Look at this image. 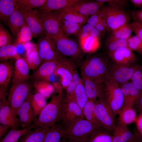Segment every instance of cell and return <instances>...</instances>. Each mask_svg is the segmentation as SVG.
<instances>
[{
    "instance_id": "cell-1",
    "label": "cell",
    "mask_w": 142,
    "mask_h": 142,
    "mask_svg": "<svg viewBox=\"0 0 142 142\" xmlns=\"http://www.w3.org/2000/svg\"><path fill=\"white\" fill-rule=\"evenodd\" d=\"M81 77L104 82L108 77L107 57L99 53L88 55L78 64Z\"/></svg>"
},
{
    "instance_id": "cell-2",
    "label": "cell",
    "mask_w": 142,
    "mask_h": 142,
    "mask_svg": "<svg viewBox=\"0 0 142 142\" xmlns=\"http://www.w3.org/2000/svg\"><path fill=\"white\" fill-rule=\"evenodd\" d=\"M64 96L62 89L58 94L52 95L50 102L31 125L32 129L50 128L62 120V105Z\"/></svg>"
},
{
    "instance_id": "cell-3",
    "label": "cell",
    "mask_w": 142,
    "mask_h": 142,
    "mask_svg": "<svg viewBox=\"0 0 142 142\" xmlns=\"http://www.w3.org/2000/svg\"><path fill=\"white\" fill-rule=\"evenodd\" d=\"M102 18L112 32L125 24L129 23L131 15L124 8L108 5L101 8Z\"/></svg>"
},
{
    "instance_id": "cell-4",
    "label": "cell",
    "mask_w": 142,
    "mask_h": 142,
    "mask_svg": "<svg viewBox=\"0 0 142 142\" xmlns=\"http://www.w3.org/2000/svg\"><path fill=\"white\" fill-rule=\"evenodd\" d=\"M62 124L65 137L78 138L88 142L92 134L100 128L93 125L83 117Z\"/></svg>"
},
{
    "instance_id": "cell-5",
    "label": "cell",
    "mask_w": 142,
    "mask_h": 142,
    "mask_svg": "<svg viewBox=\"0 0 142 142\" xmlns=\"http://www.w3.org/2000/svg\"><path fill=\"white\" fill-rule=\"evenodd\" d=\"M104 97L115 118L124 105V100L119 84L108 77L104 82Z\"/></svg>"
},
{
    "instance_id": "cell-6",
    "label": "cell",
    "mask_w": 142,
    "mask_h": 142,
    "mask_svg": "<svg viewBox=\"0 0 142 142\" xmlns=\"http://www.w3.org/2000/svg\"><path fill=\"white\" fill-rule=\"evenodd\" d=\"M54 39L60 54L72 60L78 66L84 57V52L80 45L72 39L64 36Z\"/></svg>"
},
{
    "instance_id": "cell-7",
    "label": "cell",
    "mask_w": 142,
    "mask_h": 142,
    "mask_svg": "<svg viewBox=\"0 0 142 142\" xmlns=\"http://www.w3.org/2000/svg\"><path fill=\"white\" fill-rule=\"evenodd\" d=\"M32 88L29 83L23 82L13 83L10 88L8 100L11 109L17 115L19 108L32 93Z\"/></svg>"
},
{
    "instance_id": "cell-8",
    "label": "cell",
    "mask_w": 142,
    "mask_h": 142,
    "mask_svg": "<svg viewBox=\"0 0 142 142\" xmlns=\"http://www.w3.org/2000/svg\"><path fill=\"white\" fill-rule=\"evenodd\" d=\"M37 16L40 21L43 29V36L54 39L63 36L58 14L56 12H43Z\"/></svg>"
},
{
    "instance_id": "cell-9",
    "label": "cell",
    "mask_w": 142,
    "mask_h": 142,
    "mask_svg": "<svg viewBox=\"0 0 142 142\" xmlns=\"http://www.w3.org/2000/svg\"><path fill=\"white\" fill-rule=\"evenodd\" d=\"M95 111L101 126L112 133L115 125V118L104 96L95 100Z\"/></svg>"
},
{
    "instance_id": "cell-10",
    "label": "cell",
    "mask_w": 142,
    "mask_h": 142,
    "mask_svg": "<svg viewBox=\"0 0 142 142\" xmlns=\"http://www.w3.org/2000/svg\"><path fill=\"white\" fill-rule=\"evenodd\" d=\"M60 63L54 72V75L60 76L63 88L67 89L72 83L73 77L79 75L77 64L71 59L63 57Z\"/></svg>"
},
{
    "instance_id": "cell-11",
    "label": "cell",
    "mask_w": 142,
    "mask_h": 142,
    "mask_svg": "<svg viewBox=\"0 0 142 142\" xmlns=\"http://www.w3.org/2000/svg\"><path fill=\"white\" fill-rule=\"evenodd\" d=\"M36 45L41 61L43 63L63 57L58 51L54 39L50 37L41 36L38 39Z\"/></svg>"
},
{
    "instance_id": "cell-12",
    "label": "cell",
    "mask_w": 142,
    "mask_h": 142,
    "mask_svg": "<svg viewBox=\"0 0 142 142\" xmlns=\"http://www.w3.org/2000/svg\"><path fill=\"white\" fill-rule=\"evenodd\" d=\"M104 3L97 0L89 1L82 0L79 2L65 9L54 11L58 13L76 12L89 17L100 9Z\"/></svg>"
},
{
    "instance_id": "cell-13",
    "label": "cell",
    "mask_w": 142,
    "mask_h": 142,
    "mask_svg": "<svg viewBox=\"0 0 142 142\" xmlns=\"http://www.w3.org/2000/svg\"><path fill=\"white\" fill-rule=\"evenodd\" d=\"M136 66L114 63L108 67V77L119 84L125 83L131 79Z\"/></svg>"
},
{
    "instance_id": "cell-14",
    "label": "cell",
    "mask_w": 142,
    "mask_h": 142,
    "mask_svg": "<svg viewBox=\"0 0 142 142\" xmlns=\"http://www.w3.org/2000/svg\"><path fill=\"white\" fill-rule=\"evenodd\" d=\"M7 97L0 98V123L11 129H17L18 124L17 115L11 109Z\"/></svg>"
},
{
    "instance_id": "cell-15",
    "label": "cell",
    "mask_w": 142,
    "mask_h": 142,
    "mask_svg": "<svg viewBox=\"0 0 142 142\" xmlns=\"http://www.w3.org/2000/svg\"><path fill=\"white\" fill-rule=\"evenodd\" d=\"M85 118L81 109L74 99L65 98L62 105V123L72 122L80 118Z\"/></svg>"
},
{
    "instance_id": "cell-16",
    "label": "cell",
    "mask_w": 142,
    "mask_h": 142,
    "mask_svg": "<svg viewBox=\"0 0 142 142\" xmlns=\"http://www.w3.org/2000/svg\"><path fill=\"white\" fill-rule=\"evenodd\" d=\"M31 93L19 108L17 112L18 124L23 128L31 125L37 119L31 105Z\"/></svg>"
},
{
    "instance_id": "cell-17",
    "label": "cell",
    "mask_w": 142,
    "mask_h": 142,
    "mask_svg": "<svg viewBox=\"0 0 142 142\" xmlns=\"http://www.w3.org/2000/svg\"><path fill=\"white\" fill-rule=\"evenodd\" d=\"M88 99L96 100L104 95L105 85L102 82L81 77Z\"/></svg>"
},
{
    "instance_id": "cell-18",
    "label": "cell",
    "mask_w": 142,
    "mask_h": 142,
    "mask_svg": "<svg viewBox=\"0 0 142 142\" xmlns=\"http://www.w3.org/2000/svg\"><path fill=\"white\" fill-rule=\"evenodd\" d=\"M107 55L114 63L121 64L130 65L138 60L133 51L127 47L115 51L108 52Z\"/></svg>"
},
{
    "instance_id": "cell-19",
    "label": "cell",
    "mask_w": 142,
    "mask_h": 142,
    "mask_svg": "<svg viewBox=\"0 0 142 142\" xmlns=\"http://www.w3.org/2000/svg\"><path fill=\"white\" fill-rule=\"evenodd\" d=\"M60 58L43 63L34 72L32 78L34 81L45 80L54 73L60 63Z\"/></svg>"
},
{
    "instance_id": "cell-20",
    "label": "cell",
    "mask_w": 142,
    "mask_h": 142,
    "mask_svg": "<svg viewBox=\"0 0 142 142\" xmlns=\"http://www.w3.org/2000/svg\"><path fill=\"white\" fill-rule=\"evenodd\" d=\"M17 7L23 15L28 27L32 33L33 37L37 38L43 35V29L40 21L37 15L33 12L26 11Z\"/></svg>"
},
{
    "instance_id": "cell-21",
    "label": "cell",
    "mask_w": 142,
    "mask_h": 142,
    "mask_svg": "<svg viewBox=\"0 0 142 142\" xmlns=\"http://www.w3.org/2000/svg\"><path fill=\"white\" fill-rule=\"evenodd\" d=\"M29 68L25 58H20L14 63L12 77L13 83L26 82L31 77Z\"/></svg>"
},
{
    "instance_id": "cell-22",
    "label": "cell",
    "mask_w": 142,
    "mask_h": 142,
    "mask_svg": "<svg viewBox=\"0 0 142 142\" xmlns=\"http://www.w3.org/2000/svg\"><path fill=\"white\" fill-rule=\"evenodd\" d=\"M119 84L124 98V106L133 107L134 102L142 93L132 82Z\"/></svg>"
},
{
    "instance_id": "cell-23",
    "label": "cell",
    "mask_w": 142,
    "mask_h": 142,
    "mask_svg": "<svg viewBox=\"0 0 142 142\" xmlns=\"http://www.w3.org/2000/svg\"><path fill=\"white\" fill-rule=\"evenodd\" d=\"M82 0H46L41 7L39 8L40 13L50 12L65 9L76 4Z\"/></svg>"
},
{
    "instance_id": "cell-24",
    "label": "cell",
    "mask_w": 142,
    "mask_h": 142,
    "mask_svg": "<svg viewBox=\"0 0 142 142\" xmlns=\"http://www.w3.org/2000/svg\"><path fill=\"white\" fill-rule=\"evenodd\" d=\"M112 133V142H133L135 136L126 126L119 122L115 124Z\"/></svg>"
},
{
    "instance_id": "cell-25",
    "label": "cell",
    "mask_w": 142,
    "mask_h": 142,
    "mask_svg": "<svg viewBox=\"0 0 142 142\" xmlns=\"http://www.w3.org/2000/svg\"><path fill=\"white\" fill-rule=\"evenodd\" d=\"M7 22L11 33L15 37L17 36L22 27L27 23L23 15L16 6Z\"/></svg>"
},
{
    "instance_id": "cell-26",
    "label": "cell",
    "mask_w": 142,
    "mask_h": 142,
    "mask_svg": "<svg viewBox=\"0 0 142 142\" xmlns=\"http://www.w3.org/2000/svg\"><path fill=\"white\" fill-rule=\"evenodd\" d=\"M65 136L63 124H55L50 128L43 142H61Z\"/></svg>"
},
{
    "instance_id": "cell-27",
    "label": "cell",
    "mask_w": 142,
    "mask_h": 142,
    "mask_svg": "<svg viewBox=\"0 0 142 142\" xmlns=\"http://www.w3.org/2000/svg\"><path fill=\"white\" fill-rule=\"evenodd\" d=\"M50 128H39L31 130L22 136L18 142H43Z\"/></svg>"
},
{
    "instance_id": "cell-28",
    "label": "cell",
    "mask_w": 142,
    "mask_h": 142,
    "mask_svg": "<svg viewBox=\"0 0 142 142\" xmlns=\"http://www.w3.org/2000/svg\"><path fill=\"white\" fill-rule=\"evenodd\" d=\"M136 113L133 106L125 105L118 114V122L126 126L135 122L137 117Z\"/></svg>"
},
{
    "instance_id": "cell-29",
    "label": "cell",
    "mask_w": 142,
    "mask_h": 142,
    "mask_svg": "<svg viewBox=\"0 0 142 142\" xmlns=\"http://www.w3.org/2000/svg\"><path fill=\"white\" fill-rule=\"evenodd\" d=\"M79 45L84 52L91 53L96 51L100 46L99 37L88 36L79 38Z\"/></svg>"
},
{
    "instance_id": "cell-30",
    "label": "cell",
    "mask_w": 142,
    "mask_h": 142,
    "mask_svg": "<svg viewBox=\"0 0 142 142\" xmlns=\"http://www.w3.org/2000/svg\"><path fill=\"white\" fill-rule=\"evenodd\" d=\"M16 6V0H0V21L4 22H7Z\"/></svg>"
},
{
    "instance_id": "cell-31",
    "label": "cell",
    "mask_w": 142,
    "mask_h": 142,
    "mask_svg": "<svg viewBox=\"0 0 142 142\" xmlns=\"http://www.w3.org/2000/svg\"><path fill=\"white\" fill-rule=\"evenodd\" d=\"M13 67L7 62L0 63V85L7 88L12 77Z\"/></svg>"
},
{
    "instance_id": "cell-32",
    "label": "cell",
    "mask_w": 142,
    "mask_h": 142,
    "mask_svg": "<svg viewBox=\"0 0 142 142\" xmlns=\"http://www.w3.org/2000/svg\"><path fill=\"white\" fill-rule=\"evenodd\" d=\"M95 101L93 99H88L83 109V113L85 119L93 125L102 127L97 120L95 115Z\"/></svg>"
},
{
    "instance_id": "cell-33",
    "label": "cell",
    "mask_w": 142,
    "mask_h": 142,
    "mask_svg": "<svg viewBox=\"0 0 142 142\" xmlns=\"http://www.w3.org/2000/svg\"><path fill=\"white\" fill-rule=\"evenodd\" d=\"M56 12L58 14V19L60 21L64 20L84 25L87 22L89 18L88 17L76 12H69L63 13H58Z\"/></svg>"
},
{
    "instance_id": "cell-34",
    "label": "cell",
    "mask_w": 142,
    "mask_h": 142,
    "mask_svg": "<svg viewBox=\"0 0 142 142\" xmlns=\"http://www.w3.org/2000/svg\"><path fill=\"white\" fill-rule=\"evenodd\" d=\"M31 126L20 129H11L9 131L2 139L0 142H18L23 135L31 130Z\"/></svg>"
},
{
    "instance_id": "cell-35",
    "label": "cell",
    "mask_w": 142,
    "mask_h": 142,
    "mask_svg": "<svg viewBox=\"0 0 142 142\" xmlns=\"http://www.w3.org/2000/svg\"><path fill=\"white\" fill-rule=\"evenodd\" d=\"M113 138L112 133L100 127L92 134L88 142H112Z\"/></svg>"
},
{
    "instance_id": "cell-36",
    "label": "cell",
    "mask_w": 142,
    "mask_h": 142,
    "mask_svg": "<svg viewBox=\"0 0 142 142\" xmlns=\"http://www.w3.org/2000/svg\"><path fill=\"white\" fill-rule=\"evenodd\" d=\"M74 99L83 111V109L88 99L81 78L79 83L75 89Z\"/></svg>"
},
{
    "instance_id": "cell-37",
    "label": "cell",
    "mask_w": 142,
    "mask_h": 142,
    "mask_svg": "<svg viewBox=\"0 0 142 142\" xmlns=\"http://www.w3.org/2000/svg\"><path fill=\"white\" fill-rule=\"evenodd\" d=\"M60 21L63 35L66 37L78 35L83 25L64 20Z\"/></svg>"
},
{
    "instance_id": "cell-38",
    "label": "cell",
    "mask_w": 142,
    "mask_h": 142,
    "mask_svg": "<svg viewBox=\"0 0 142 142\" xmlns=\"http://www.w3.org/2000/svg\"><path fill=\"white\" fill-rule=\"evenodd\" d=\"M47 104L46 99L40 94L37 92L34 94H32L31 105L36 117L38 116Z\"/></svg>"
},
{
    "instance_id": "cell-39",
    "label": "cell",
    "mask_w": 142,
    "mask_h": 142,
    "mask_svg": "<svg viewBox=\"0 0 142 142\" xmlns=\"http://www.w3.org/2000/svg\"><path fill=\"white\" fill-rule=\"evenodd\" d=\"M20 58L16 45L11 44L0 48V59L1 61L11 58L17 60Z\"/></svg>"
},
{
    "instance_id": "cell-40",
    "label": "cell",
    "mask_w": 142,
    "mask_h": 142,
    "mask_svg": "<svg viewBox=\"0 0 142 142\" xmlns=\"http://www.w3.org/2000/svg\"><path fill=\"white\" fill-rule=\"evenodd\" d=\"M127 40L116 39L109 36L106 42V47L108 52H114L128 48Z\"/></svg>"
},
{
    "instance_id": "cell-41",
    "label": "cell",
    "mask_w": 142,
    "mask_h": 142,
    "mask_svg": "<svg viewBox=\"0 0 142 142\" xmlns=\"http://www.w3.org/2000/svg\"><path fill=\"white\" fill-rule=\"evenodd\" d=\"M46 0H16V6L27 11L33 12L32 9L42 6Z\"/></svg>"
},
{
    "instance_id": "cell-42",
    "label": "cell",
    "mask_w": 142,
    "mask_h": 142,
    "mask_svg": "<svg viewBox=\"0 0 142 142\" xmlns=\"http://www.w3.org/2000/svg\"><path fill=\"white\" fill-rule=\"evenodd\" d=\"M133 30L130 23H128L120 27L112 32L110 36L120 39H127L131 36Z\"/></svg>"
},
{
    "instance_id": "cell-43",
    "label": "cell",
    "mask_w": 142,
    "mask_h": 142,
    "mask_svg": "<svg viewBox=\"0 0 142 142\" xmlns=\"http://www.w3.org/2000/svg\"><path fill=\"white\" fill-rule=\"evenodd\" d=\"M17 37V44H22L29 42L33 37L32 33L27 23L22 27Z\"/></svg>"
},
{
    "instance_id": "cell-44",
    "label": "cell",
    "mask_w": 142,
    "mask_h": 142,
    "mask_svg": "<svg viewBox=\"0 0 142 142\" xmlns=\"http://www.w3.org/2000/svg\"><path fill=\"white\" fill-rule=\"evenodd\" d=\"M25 59L29 69L32 70H36L42 62L37 49L31 52Z\"/></svg>"
},
{
    "instance_id": "cell-45",
    "label": "cell",
    "mask_w": 142,
    "mask_h": 142,
    "mask_svg": "<svg viewBox=\"0 0 142 142\" xmlns=\"http://www.w3.org/2000/svg\"><path fill=\"white\" fill-rule=\"evenodd\" d=\"M101 33L94 27L87 23L82 26L78 36L79 38L89 36L99 37Z\"/></svg>"
},
{
    "instance_id": "cell-46",
    "label": "cell",
    "mask_w": 142,
    "mask_h": 142,
    "mask_svg": "<svg viewBox=\"0 0 142 142\" xmlns=\"http://www.w3.org/2000/svg\"><path fill=\"white\" fill-rule=\"evenodd\" d=\"M127 40L128 48L142 54V41L138 36H131Z\"/></svg>"
},
{
    "instance_id": "cell-47",
    "label": "cell",
    "mask_w": 142,
    "mask_h": 142,
    "mask_svg": "<svg viewBox=\"0 0 142 142\" xmlns=\"http://www.w3.org/2000/svg\"><path fill=\"white\" fill-rule=\"evenodd\" d=\"M12 37L2 24H0V47L11 44Z\"/></svg>"
},
{
    "instance_id": "cell-48",
    "label": "cell",
    "mask_w": 142,
    "mask_h": 142,
    "mask_svg": "<svg viewBox=\"0 0 142 142\" xmlns=\"http://www.w3.org/2000/svg\"><path fill=\"white\" fill-rule=\"evenodd\" d=\"M33 86L37 92L43 96L46 99L50 96L51 95L42 84L40 80L34 81Z\"/></svg>"
},
{
    "instance_id": "cell-49",
    "label": "cell",
    "mask_w": 142,
    "mask_h": 142,
    "mask_svg": "<svg viewBox=\"0 0 142 142\" xmlns=\"http://www.w3.org/2000/svg\"><path fill=\"white\" fill-rule=\"evenodd\" d=\"M102 17L100 9L95 13L89 17L87 23L95 27L100 21Z\"/></svg>"
},
{
    "instance_id": "cell-50",
    "label": "cell",
    "mask_w": 142,
    "mask_h": 142,
    "mask_svg": "<svg viewBox=\"0 0 142 142\" xmlns=\"http://www.w3.org/2000/svg\"><path fill=\"white\" fill-rule=\"evenodd\" d=\"M130 24L133 32L142 41V24L136 21Z\"/></svg>"
},
{
    "instance_id": "cell-51",
    "label": "cell",
    "mask_w": 142,
    "mask_h": 142,
    "mask_svg": "<svg viewBox=\"0 0 142 142\" xmlns=\"http://www.w3.org/2000/svg\"><path fill=\"white\" fill-rule=\"evenodd\" d=\"M104 3H107L108 5L114 6L124 8L128 3V1L125 0H97Z\"/></svg>"
},
{
    "instance_id": "cell-52",
    "label": "cell",
    "mask_w": 142,
    "mask_h": 142,
    "mask_svg": "<svg viewBox=\"0 0 142 142\" xmlns=\"http://www.w3.org/2000/svg\"><path fill=\"white\" fill-rule=\"evenodd\" d=\"M142 78V67L137 65L130 80L132 81L137 80Z\"/></svg>"
},
{
    "instance_id": "cell-53",
    "label": "cell",
    "mask_w": 142,
    "mask_h": 142,
    "mask_svg": "<svg viewBox=\"0 0 142 142\" xmlns=\"http://www.w3.org/2000/svg\"><path fill=\"white\" fill-rule=\"evenodd\" d=\"M133 108L137 113H142V93L134 102Z\"/></svg>"
},
{
    "instance_id": "cell-54",
    "label": "cell",
    "mask_w": 142,
    "mask_h": 142,
    "mask_svg": "<svg viewBox=\"0 0 142 142\" xmlns=\"http://www.w3.org/2000/svg\"><path fill=\"white\" fill-rule=\"evenodd\" d=\"M132 18L135 21L142 24V8L138 10H134L131 12Z\"/></svg>"
},
{
    "instance_id": "cell-55",
    "label": "cell",
    "mask_w": 142,
    "mask_h": 142,
    "mask_svg": "<svg viewBox=\"0 0 142 142\" xmlns=\"http://www.w3.org/2000/svg\"><path fill=\"white\" fill-rule=\"evenodd\" d=\"M135 122L136 124L138 131L142 129V113L139 114L137 116Z\"/></svg>"
},
{
    "instance_id": "cell-56",
    "label": "cell",
    "mask_w": 142,
    "mask_h": 142,
    "mask_svg": "<svg viewBox=\"0 0 142 142\" xmlns=\"http://www.w3.org/2000/svg\"><path fill=\"white\" fill-rule=\"evenodd\" d=\"M65 137V142H88L83 139L78 138L71 137Z\"/></svg>"
},
{
    "instance_id": "cell-57",
    "label": "cell",
    "mask_w": 142,
    "mask_h": 142,
    "mask_svg": "<svg viewBox=\"0 0 142 142\" xmlns=\"http://www.w3.org/2000/svg\"><path fill=\"white\" fill-rule=\"evenodd\" d=\"M9 128L7 126L0 124V139L1 140L7 133Z\"/></svg>"
},
{
    "instance_id": "cell-58",
    "label": "cell",
    "mask_w": 142,
    "mask_h": 142,
    "mask_svg": "<svg viewBox=\"0 0 142 142\" xmlns=\"http://www.w3.org/2000/svg\"><path fill=\"white\" fill-rule=\"evenodd\" d=\"M129 1L135 7L142 8V0H130Z\"/></svg>"
},
{
    "instance_id": "cell-59",
    "label": "cell",
    "mask_w": 142,
    "mask_h": 142,
    "mask_svg": "<svg viewBox=\"0 0 142 142\" xmlns=\"http://www.w3.org/2000/svg\"><path fill=\"white\" fill-rule=\"evenodd\" d=\"M134 86L142 93V78L138 80L132 82Z\"/></svg>"
},
{
    "instance_id": "cell-60",
    "label": "cell",
    "mask_w": 142,
    "mask_h": 142,
    "mask_svg": "<svg viewBox=\"0 0 142 142\" xmlns=\"http://www.w3.org/2000/svg\"><path fill=\"white\" fill-rule=\"evenodd\" d=\"M134 134L135 137L133 142H142V137L137 132Z\"/></svg>"
},
{
    "instance_id": "cell-61",
    "label": "cell",
    "mask_w": 142,
    "mask_h": 142,
    "mask_svg": "<svg viewBox=\"0 0 142 142\" xmlns=\"http://www.w3.org/2000/svg\"><path fill=\"white\" fill-rule=\"evenodd\" d=\"M137 133L142 137V129L139 131H138Z\"/></svg>"
},
{
    "instance_id": "cell-62",
    "label": "cell",
    "mask_w": 142,
    "mask_h": 142,
    "mask_svg": "<svg viewBox=\"0 0 142 142\" xmlns=\"http://www.w3.org/2000/svg\"><path fill=\"white\" fill-rule=\"evenodd\" d=\"M61 142H65V136L63 138Z\"/></svg>"
}]
</instances>
